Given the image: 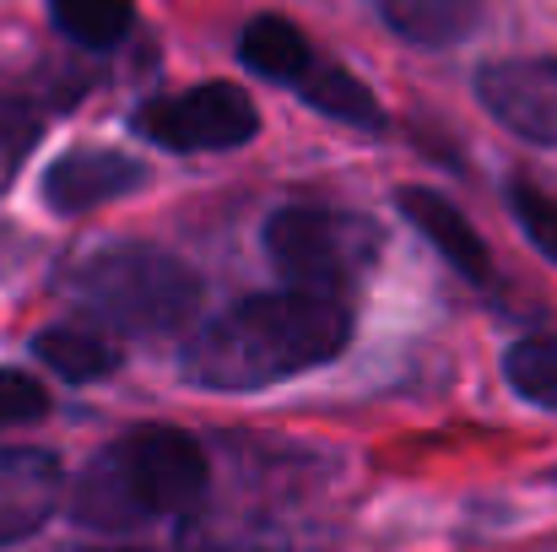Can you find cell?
<instances>
[{"label": "cell", "mask_w": 557, "mask_h": 552, "mask_svg": "<svg viewBox=\"0 0 557 552\" xmlns=\"http://www.w3.org/2000/svg\"><path fill=\"white\" fill-rule=\"evenodd\" d=\"M44 412H49V390L22 368H0V428L38 422Z\"/></svg>", "instance_id": "obj_18"}, {"label": "cell", "mask_w": 557, "mask_h": 552, "mask_svg": "<svg viewBox=\"0 0 557 552\" xmlns=\"http://www.w3.org/2000/svg\"><path fill=\"white\" fill-rule=\"evenodd\" d=\"M384 233L358 211L331 206H282L265 222V255L287 287L347 293L373 271Z\"/></svg>", "instance_id": "obj_4"}, {"label": "cell", "mask_w": 557, "mask_h": 552, "mask_svg": "<svg viewBox=\"0 0 557 552\" xmlns=\"http://www.w3.org/2000/svg\"><path fill=\"white\" fill-rule=\"evenodd\" d=\"M65 499V466L54 450L0 444V548H16L49 526Z\"/></svg>", "instance_id": "obj_7"}, {"label": "cell", "mask_w": 557, "mask_h": 552, "mask_svg": "<svg viewBox=\"0 0 557 552\" xmlns=\"http://www.w3.org/2000/svg\"><path fill=\"white\" fill-rule=\"evenodd\" d=\"M373 5L389 33H400L406 44H422V49L460 44L482 27V0H373Z\"/></svg>", "instance_id": "obj_10"}, {"label": "cell", "mask_w": 557, "mask_h": 552, "mask_svg": "<svg viewBox=\"0 0 557 552\" xmlns=\"http://www.w3.org/2000/svg\"><path fill=\"white\" fill-rule=\"evenodd\" d=\"M206 450L185 428L141 422L103 444L71 482V520L87 531H141L206 499Z\"/></svg>", "instance_id": "obj_2"}, {"label": "cell", "mask_w": 557, "mask_h": 552, "mask_svg": "<svg viewBox=\"0 0 557 552\" xmlns=\"http://www.w3.org/2000/svg\"><path fill=\"white\" fill-rule=\"evenodd\" d=\"M504 373L520 401L557 412V336H525L504 353Z\"/></svg>", "instance_id": "obj_15"}, {"label": "cell", "mask_w": 557, "mask_h": 552, "mask_svg": "<svg viewBox=\"0 0 557 552\" xmlns=\"http://www.w3.org/2000/svg\"><path fill=\"white\" fill-rule=\"evenodd\" d=\"M44 125H38V109L22 98V93H0V163H22L33 147H38Z\"/></svg>", "instance_id": "obj_17"}, {"label": "cell", "mask_w": 557, "mask_h": 552, "mask_svg": "<svg viewBox=\"0 0 557 552\" xmlns=\"http://www.w3.org/2000/svg\"><path fill=\"white\" fill-rule=\"evenodd\" d=\"M238 60H244L255 76L293 87V82L314 65V49H309V38L298 33V22L265 11V16H249V22H244V33H238Z\"/></svg>", "instance_id": "obj_11"}, {"label": "cell", "mask_w": 557, "mask_h": 552, "mask_svg": "<svg viewBox=\"0 0 557 552\" xmlns=\"http://www.w3.org/2000/svg\"><path fill=\"white\" fill-rule=\"evenodd\" d=\"M82 309L98 315L114 331L136 336H163L180 331L189 315L200 309L206 287L180 255L158 244H109L76 271Z\"/></svg>", "instance_id": "obj_3"}, {"label": "cell", "mask_w": 557, "mask_h": 552, "mask_svg": "<svg viewBox=\"0 0 557 552\" xmlns=\"http://www.w3.org/2000/svg\"><path fill=\"white\" fill-rule=\"evenodd\" d=\"M33 353L38 364H49L60 379L71 384H87V379H103L109 368H120V347L98 331H82V326H49L33 336Z\"/></svg>", "instance_id": "obj_13"}, {"label": "cell", "mask_w": 557, "mask_h": 552, "mask_svg": "<svg viewBox=\"0 0 557 552\" xmlns=\"http://www.w3.org/2000/svg\"><path fill=\"white\" fill-rule=\"evenodd\" d=\"M347 342H352V309L342 304V293L276 287L200 320L180 347V373L200 390L249 395L298 379L309 368H325L347 353Z\"/></svg>", "instance_id": "obj_1"}, {"label": "cell", "mask_w": 557, "mask_h": 552, "mask_svg": "<svg viewBox=\"0 0 557 552\" xmlns=\"http://www.w3.org/2000/svg\"><path fill=\"white\" fill-rule=\"evenodd\" d=\"M11 249H16V238H11V233H0V277L11 271Z\"/></svg>", "instance_id": "obj_19"}, {"label": "cell", "mask_w": 557, "mask_h": 552, "mask_svg": "<svg viewBox=\"0 0 557 552\" xmlns=\"http://www.w3.org/2000/svg\"><path fill=\"white\" fill-rule=\"evenodd\" d=\"M293 87H298V98H304L314 114H325V120H336V125H352V131H384V109H379V98H373L352 71H342V65H320V60H314Z\"/></svg>", "instance_id": "obj_12"}, {"label": "cell", "mask_w": 557, "mask_h": 552, "mask_svg": "<svg viewBox=\"0 0 557 552\" xmlns=\"http://www.w3.org/2000/svg\"><path fill=\"white\" fill-rule=\"evenodd\" d=\"M395 206L406 211V222L466 277V282H476V287H493L498 282V271H493V255H487V244H482V233L460 217V206L449 200V195H438V189H417V184H406L400 195H395Z\"/></svg>", "instance_id": "obj_9"}, {"label": "cell", "mask_w": 557, "mask_h": 552, "mask_svg": "<svg viewBox=\"0 0 557 552\" xmlns=\"http://www.w3.org/2000/svg\"><path fill=\"white\" fill-rule=\"evenodd\" d=\"M147 184V169L125 152H109V147H76L65 158H54V169L44 174V200L49 211L60 217H82V211H98L120 195H136Z\"/></svg>", "instance_id": "obj_8"}, {"label": "cell", "mask_w": 557, "mask_h": 552, "mask_svg": "<svg viewBox=\"0 0 557 552\" xmlns=\"http://www.w3.org/2000/svg\"><path fill=\"white\" fill-rule=\"evenodd\" d=\"M49 16H54L60 38H71L82 49H114L136 27V5L131 0H54Z\"/></svg>", "instance_id": "obj_14"}, {"label": "cell", "mask_w": 557, "mask_h": 552, "mask_svg": "<svg viewBox=\"0 0 557 552\" xmlns=\"http://www.w3.org/2000/svg\"><path fill=\"white\" fill-rule=\"evenodd\" d=\"M509 211H515L520 233L557 266V195H547L542 184L531 180H515L509 184Z\"/></svg>", "instance_id": "obj_16"}, {"label": "cell", "mask_w": 557, "mask_h": 552, "mask_svg": "<svg viewBox=\"0 0 557 552\" xmlns=\"http://www.w3.org/2000/svg\"><path fill=\"white\" fill-rule=\"evenodd\" d=\"M87 552H136V548H87Z\"/></svg>", "instance_id": "obj_20"}, {"label": "cell", "mask_w": 557, "mask_h": 552, "mask_svg": "<svg viewBox=\"0 0 557 552\" xmlns=\"http://www.w3.org/2000/svg\"><path fill=\"white\" fill-rule=\"evenodd\" d=\"M482 109L531 147H557V60L509 54L476 71Z\"/></svg>", "instance_id": "obj_6"}, {"label": "cell", "mask_w": 557, "mask_h": 552, "mask_svg": "<svg viewBox=\"0 0 557 552\" xmlns=\"http://www.w3.org/2000/svg\"><path fill=\"white\" fill-rule=\"evenodd\" d=\"M131 131L169 152H233L255 142L260 114L233 82H200L174 98H152L131 114Z\"/></svg>", "instance_id": "obj_5"}]
</instances>
